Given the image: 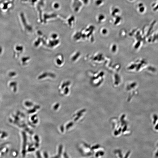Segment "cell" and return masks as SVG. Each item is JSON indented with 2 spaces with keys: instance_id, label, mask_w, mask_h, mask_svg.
<instances>
[{
  "instance_id": "obj_1",
  "label": "cell",
  "mask_w": 158,
  "mask_h": 158,
  "mask_svg": "<svg viewBox=\"0 0 158 158\" xmlns=\"http://www.w3.org/2000/svg\"><path fill=\"white\" fill-rule=\"evenodd\" d=\"M139 7H140L139 9V11L140 12H143L145 11V8L144 7H143L142 4H139Z\"/></svg>"
},
{
  "instance_id": "obj_2",
  "label": "cell",
  "mask_w": 158,
  "mask_h": 158,
  "mask_svg": "<svg viewBox=\"0 0 158 158\" xmlns=\"http://www.w3.org/2000/svg\"><path fill=\"white\" fill-rule=\"evenodd\" d=\"M16 73L14 72H10L9 73V76L10 77H13L16 75Z\"/></svg>"
},
{
  "instance_id": "obj_3",
  "label": "cell",
  "mask_w": 158,
  "mask_h": 158,
  "mask_svg": "<svg viewBox=\"0 0 158 158\" xmlns=\"http://www.w3.org/2000/svg\"><path fill=\"white\" fill-rule=\"evenodd\" d=\"M3 51V49L2 47L0 46V54H1L2 53Z\"/></svg>"
}]
</instances>
